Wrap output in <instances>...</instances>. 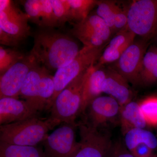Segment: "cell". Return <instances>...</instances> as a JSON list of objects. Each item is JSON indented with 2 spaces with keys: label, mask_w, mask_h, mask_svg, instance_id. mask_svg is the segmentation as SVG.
<instances>
[{
  "label": "cell",
  "mask_w": 157,
  "mask_h": 157,
  "mask_svg": "<svg viewBox=\"0 0 157 157\" xmlns=\"http://www.w3.org/2000/svg\"><path fill=\"white\" fill-rule=\"evenodd\" d=\"M78 127L80 140L70 157H109L114 142L109 133L93 128L85 123Z\"/></svg>",
  "instance_id": "8992f818"
},
{
  "label": "cell",
  "mask_w": 157,
  "mask_h": 157,
  "mask_svg": "<svg viewBox=\"0 0 157 157\" xmlns=\"http://www.w3.org/2000/svg\"><path fill=\"white\" fill-rule=\"evenodd\" d=\"M154 151L146 144H139L135 147L131 153L135 157H154Z\"/></svg>",
  "instance_id": "d6a6232c"
},
{
  "label": "cell",
  "mask_w": 157,
  "mask_h": 157,
  "mask_svg": "<svg viewBox=\"0 0 157 157\" xmlns=\"http://www.w3.org/2000/svg\"></svg>",
  "instance_id": "d590c367"
},
{
  "label": "cell",
  "mask_w": 157,
  "mask_h": 157,
  "mask_svg": "<svg viewBox=\"0 0 157 157\" xmlns=\"http://www.w3.org/2000/svg\"><path fill=\"white\" fill-rule=\"evenodd\" d=\"M88 70L71 82L55 100L48 118L54 128L61 123H76V119L80 114L82 89Z\"/></svg>",
  "instance_id": "3957f363"
},
{
  "label": "cell",
  "mask_w": 157,
  "mask_h": 157,
  "mask_svg": "<svg viewBox=\"0 0 157 157\" xmlns=\"http://www.w3.org/2000/svg\"><path fill=\"white\" fill-rule=\"evenodd\" d=\"M0 157H47L36 146H21L0 142Z\"/></svg>",
  "instance_id": "d6986e66"
},
{
  "label": "cell",
  "mask_w": 157,
  "mask_h": 157,
  "mask_svg": "<svg viewBox=\"0 0 157 157\" xmlns=\"http://www.w3.org/2000/svg\"><path fill=\"white\" fill-rule=\"evenodd\" d=\"M129 30L148 41L157 34V0H137L128 11Z\"/></svg>",
  "instance_id": "5b68a950"
},
{
  "label": "cell",
  "mask_w": 157,
  "mask_h": 157,
  "mask_svg": "<svg viewBox=\"0 0 157 157\" xmlns=\"http://www.w3.org/2000/svg\"><path fill=\"white\" fill-rule=\"evenodd\" d=\"M70 34L83 43L84 46L99 47L105 45L106 42L97 34L90 31L80 28L73 25V27L70 30Z\"/></svg>",
  "instance_id": "603a6c76"
},
{
  "label": "cell",
  "mask_w": 157,
  "mask_h": 157,
  "mask_svg": "<svg viewBox=\"0 0 157 157\" xmlns=\"http://www.w3.org/2000/svg\"><path fill=\"white\" fill-rule=\"evenodd\" d=\"M140 85L150 86L157 82V47L151 46L144 57L140 75Z\"/></svg>",
  "instance_id": "e0dca14e"
},
{
  "label": "cell",
  "mask_w": 157,
  "mask_h": 157,
  "mask_svg": "<svg viewBox=\"0 0 157 157\" xmlns=\"http://www.w3.org/2000/svg\"><path fill=\"white\" fill-rule=\"evenodd\" d=\"M136 36L126 27L117 33L107 46L117 49H126L135 41Z\"/></svg>",
  "instance_id": "83f0119b"
},
{
  "label": "cell",
  "mask_w": 157,
  "mask_h": 157,
  "mask_svg": "<svg viewBox=\"0 0 157 157\" xmlns=\"http://www.w3.org/2000/svg\"><path fill=\"white\" fill-rule=\"evenodd\" d=\"M48 135L42 141L47 157H70L78 145L76 140V123H63Z\"/></svg>",
  "instance_id": "9c48e42d"
},
{
  "label": "cell",
  "mask_w": 157,
  "mask_h": 157,
  "mask_svg": "<svg viewBox=\"0 0 157 157\" xmlns=\"http://www.w3.org/2000/svg\"><path fill=\"white\" fill-rule=\"evenodd\" d=\"M139 104L147 126L157 127V96L147 97Z\"/></svg>",
  "instance_id": "cb8c5ba5"
},
{
  "label": "cell",
  "mask_w": 157,
  "mask_h": 157,
  "mask_svg": "<svg viewBox=\"0 0 157 157\" xmlns=\"http://www.w3.org/2000/svg\"><path fill=\"white\" fill-rule=\"evenodd\" d=\"M96 0H68L71 21L79 22L89 15L90 11L98 6Z\"/></svg>",
  "instance_id": "7402d4cb"
},
{
  "label": "cell",
  "mask_w": 157,
  "mask_h": 157,
  "mask_svg": "<svg viewBox=\"0 0 157 157\" xmlns=\"http://www.w3.org/2000/svg\"><path fill=\"white\" fill-rule=\"evenodd\" d=\"M74 25L80 28L93 32L101 36L105 42L109 40L113 34L111 29L97 14H90L85 19Z\"/></svg>",
  "instance_id": "ffe728a7"
},
{
  "label": "cell",
  "mask_w": 157,
  "mask_h": 157,
  "mask_svg": "<svg viewBox=\"0 0 157 157\" xmlns=\"http://www.w3.org/2000/svg\"><path fill=\"white\" fill-rule=\"evenodd\" d=\"M54 128L49 120L36 117L0 126V142L21 146H36Z\"/></svg>",
  "instance_id": "7a4b0ae2"
},
{
  "label": "cell",
  "mask_w": 157,
  "mask_h": 157,
  "mask_svg": "<svg viewBox=\"0 0 157 157\" xmlns=\"http://www.w3.org/2000/svg\"><path fill=\"white\" fill-rule=\"evenodd\" d=\"M117 4L112 1H99L96 14L105 21L111 29L113 34L114 31V14Z\"/></svg>",
  "instance_id": "484cf974"
},
{
  "label": "cell",
  "mask_w": 157,
  "mask_h": 157,
  "mask_svg": "<svg viewBox=\"0 0 157 157\" xmlns=\"http://www.w3.org/2000/svg\"><path fill=\"white\" fill-rule=\"evenodd\" d=\"M0 43L6 46L17 47L20 42L0 28Z\"/></svg>",
  "instance_id": "836d02e7"
},
{
  "label": "cell",
  "mask_w": 157,
  "mask_h": 157,
  "mask_svg": "<svg viewBox=\"0 0 157 157\" xmlns=\"http://www.w3.org/2000/svg\"><path fill=\"white\" fill-rule=\"evenodd\" d=\"M38 64L29 53L0 77V98L18 99L22 85L29 72Z\"/></svg>",
  "instance_id": "8fae6325"
},
{
  "label": "cell",
  "mask_w": 157,
  "mask_h": 157,
  "mask_svg": "<svg viewBox=\"0 0 157 157\" xmlns=\"http://www.w3.org/2000/svg\"><path fill=\"white\" fill-rule=\"evenodd\" d=\"M154 157H157V155H155L154 156Z\"/></svg>",
  "instance_id": "e575fe53"
},
{
  "label": "cell",
  "mask_w": 157,
  "mask_h": 157,
  "mask_svg": "<svg viewBox=\"0 0 157 157\" xmlns=\"http://www.w3.org/2000/svg\"><path fill=\"white\" fill-rule=\"evenodd\" d=\"M148 41L135 40L115 62L113 68L134 86L140 85L139 75Z\"/></svg>",
  "instance_id": "ba28073f"
},
{
  "label": "cell",
  "mask_w": 157,
  "mask_h": 157,
  "mask_svg": "<svg viewBox=\"0 0 157 157\" xmlns=\"http://www.w3.org/2000/svg\"><path fill=\"white\" fill-rule=\"evenodd\" d=\"M80 49L75 39L53 29L42 28L34 35L30 54L47 70H57L72 61Z\"/></svg>",
  "instance_id": "6da1fadb"
},
{
  "label": "cell",
  "mask_w": 157,
  "mask_h": 157,
  "mask_svg": "<svg viewBox=\"0 0 157 157\" xmlns=\"http://www.w3.org/2000/svg\"><path fill=\"white\" fill-rule=\"evenodd\" d=\"M105 46L99 48L84 46L72 61L56 70L54 76V92L45 109H50L59 94L75 78L94 65Z\"/></svg>",
  "instance_id": "277c9868"
},
{
  "label": "cell",
  "mask_w": 157,
  "mask_h": 157,
  "mask_svg": "<svg viewBox=\"0 0 157 157\" xmlns=\"http://www.w3.org/2000/svg\"><path fill=\"white\" fill-rule=\"evenodd\" d=\"M46 68L37 64L29 72L21 90L20 95L37 112L39 111L37 97L40 80Z\"/></svg>",
  "instance_id": "2e32d148"
},
{
  "label": "cell",
  "mask_w": 157,
  "mask_h": 157,
  "mask_svg": "<svg viewBox=\"0 0 157 157\" xmlns=\"http://www.w3.org/2000/svg\"><path fill=\"white\" fill-rule=\"evenodd\" d=\"M119 124L123 135L134 128H146L147 126L139 102L132 101L121 107Z\"/></svg>",
  "instance_id": "9a60e30c"
},
{
  "label": "cell",
  "mask_w": 157,
  "mask_h": 157,
  "mask_svg": "<svg viewBox=\"0 0 157 157\" xmlns=\"http://www.w3.org/2000/svg\"><path fill=\"white\" fill-rule=\"evenodd\" d=\"M128 9H122L116 5L114 14V31L118 33L126 27L128 22Z\"/></svg>",
  "instance_id": "4dcf8cb0"
},
{
  "label": "cell",
  "mask_w": 157,
  "mask_h": 157,
  "mask_svg": "<svg viewBox=\"0 0 157 157\" xmlns=\"http://www.w3.org/2000/svg\"><path fill=\"white\" fill-rule=\"evenodd\" d=\"M42 28L54 29L59 25L50 0H41Z\"/></svg>",
  "instance_id": "f1b7e54d"
},
{
  "label": "cell",
  "mask_w": 157,
  "mask_h": 157,
  "mask_svg": "<svg viewBox=\"0 0 157 157\" xmlns=\"http://www.w3.org/2000/svg\"><path fill=\"white\" fill-rule=\"evenodd\" d=\"M124 136V143L130 151L139 144H146L152 149L157 148V137L146 128H134Z\"/></svg>",
  "instance_id": "ac0fdd59"
},
{
  "label": "cell",
  "mask_w": 157,
  "mask_h": 157,
  "mask_svg": "<svg viewBox=\"0 0 157 157\" xmlns=\"http://www.w3.org/2000/svg\"><path fill=\"white\" fill-rule=\"evenodd\" d=\"M59 26L71 21L70 6L68 0H50Z\"/></svg>",
  "instance_id": "4316f807"
},
{
  "label": "cell",
  "mask_w": 157,
  "mask_h": 157,
  "mask_svg": "<svg viewBox=\"0 0 157 157\" xmlns=\"http://www.w3.org/2000/svg\"><path fill=\"white\" fill-rule=\"evenodd\" d=\"M102 91L114 98L121 107L132 101L134 92L129 82L113 68L106 70Z\"/></svg>",
  "instance_id": "7c38bea8"
},
{
  "label": "cell",
  "mask_w": 157,
  "mask_h": 157,
  "mask_svg": "<svg viewBox=\"0 0 157 157\" xmlns=\"http://www.w3.org/2000/svg\"><path fill=\"white\" fill-rule=\"evenodd\" d=\"M29 19L12 1H0V28L20 42L30 35Z\"/></svg>",
  "instance_id": "30bf717a"
},
{
  "label": "cell",
  "mask_w": 157,
  "mask_h": 157,
  "mask_svg": "<svg viewBox=\"0 0 157 157\" xmlns=\"http://www.w3.org/2000/svg\"><path fill=\"white\" fill-rule=\"evenodd\" d=\"M22 3L29 19L42 27L41 0H27Z\"/></svg>",
  "instance_id": "f546056e"
},
{
  "label": "cell",
  "mask_w": 157,
  "mask_h": 157,
  "mask_svg": "<svg viewBox=\"0 0 157 157\" xmlns=\"http://www.w3.org/2000/svg\"><path fill=\"white\" fill-rule=\"evenodd\" d=\"M49 72L47 69L45 70L39 83L37 97V105L39 111L45 109L47 103L54 92V76H52Z\"/></svg>",
  "instance_id": "44dd1931"
},
{
  "label": "cell",
  "mask_w": 157,
  "mask_h": 157,
  "mask_svg": "<svg viewBox=\"0 0 157 157\" xmlns=\"http://www.w3.org/2000/svg\"><path fill=\"white\" fill-rule=\"evenodd\" d=\"M121 107L112 97L99 96L88 106L87 121L85 123L97 130H104L111 124H119Z\"/></svg>",
  "instance_id": "52a82bcc"
},
{
  "label": "cell",
  "mask_w": 157,
  "mask_h": 157,
  "mask_svg": "<svg viewBox=\"0 0 157 157\" xmlns=\"http://www.w3.org/2000/svg\"><path fill=\"white\" fill-rule=\"evenodd\" d=\"M106 76V70L96 69L94 65L88 70L82 89L79 114H85L90 103L103 93L102 85Z\"/></svg>",
  "instance_id": "5bb4252c"
},
{
  "label": "cell",
  "mask_w": 157,
  "mask_h": 157,
  "mask_svg": "<svg viewBox=\"0 0 157 157\" xmlns=\"http://www.w3.org/2000/svg\"><path fill=\"white\" fill-rule=\"evenodd\" d=\"M25 55L14 49L0 47V75L8 71L17 62L23 59Z\"/></svg>",
  "instance_id": "d4e9b609"
},
{
  "label": "cell",
  "mask_w": 157,
  "mask_h": 157,
  "mask_svg": "<svg viewBox=\"0 0 157 157\" xmlns=\"http://www.w3.org/2000/svg\"><path fill=\"white\" fill-rule=\"evenodd\" d=\"M37 112L26 101L12 98H0L1 125L36 117Z\"/></svg>",
  "instance_id": "4fadbf2b"
},
{
  "label": "cell",
  "mask_w": 157,
  "mask_h": 157,
  "mask_svg": "<svg viewBox=\"0 0 157 157\" xmlns=\"http://www.w3.org/2000/svg\"><path fill=\"white\" fill-rule=\"evenodd\" d=\"M109 157H135L125 146L123 141L117 140L113 142Z\"/></svg>",
  "instance_id": "1f68e13d"
}]
</instances>
